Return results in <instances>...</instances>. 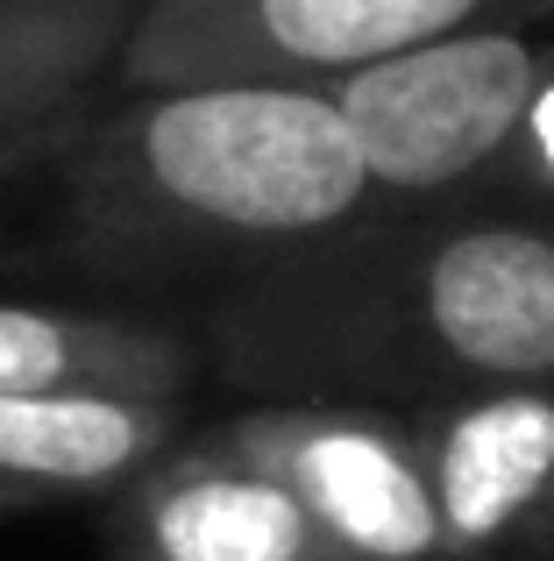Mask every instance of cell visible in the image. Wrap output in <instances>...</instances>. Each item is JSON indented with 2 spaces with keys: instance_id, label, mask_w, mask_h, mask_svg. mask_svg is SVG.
Segmentation results:
<instances>
[{
  "instance_id": "obj_1",
  "label": "cell",
  "mask_w": 554,
  "mask_h": 561,
  "mask_svg": "<svg viewBox=\"0 0 554 561\" xmlns=\"http://www.w3.org/2000/svg\"><path fill=\"white\" fill-rule=\"evenodd\" d=\"M36 185L43 271L178 320L377 206L334 100L277 79L100 93Z\"/></svg>"
},
{
  "instance_id": "obj_2",
  "label": "cell",
  "mask_w": 554,
  "mask_h": 561,
  "mask_svg": "<svg viewBox=\"0 0 554 561\" xmlns=\"http://www.w3.org/2000/svg\"><path fill=\"white\" fill-rule=\"evenodd\" d=\"M242 398L427 405L554 383V220L490 199H377L193 313Z\"/></svg>"
},
{
  "instance_id": "obj_3",
  "label": "cell",
  "mask_w": 554,
  "mask_h": 561,
  "mask_svg": "<svg viewBox=\"0 0 554 561\" xmlns=\"http://www.w3.org/2000/svg\"><path fill=\"white\" fill-rule=\"evenodd\" d=\"M554 71V22H498L320 79L377 199H462Z\"/></svg>"
},
{
  "instance_id": "obj_4",
  "label": "cell",
  "mask_w": 554,
  "mask_h": 561,
  "mask_svg": "<svg viewBox=\"0 0 554 561\" xmlns=\"http://www.w3.org/2000/svg\"><path fill=\"white\" fill-rule=\"evenodd\" d=\"M498 22H554V0H142L107 93L213 79L320 85L348 65Z\"/></svg>"
},
{
  "instance_id": "obj_5",
  "label": "cell",
  "mask_w": 554,
  "mask_h": 561,
  "mask_svg": "<svg viewBox=\"0 0 554 561\" xmlns=\"http://www.w3.org/2000/svg\"><path fill=\"white\" fill-rule=\"evenodd\" d=\"M199 434L270 469L348 561H448L427 455H419L405 405L250 398L242 412L199 426Z\"/></svg>"
},
{
  "instance_id": "obj_6",
  "label": "cell",
  "mask_w": 554,
  "mask_h": 561,
  "mask_svg": "<svg viewBox=\"0 0 554 561\" xmlns=\"http://www.w3.org/2000/svg\"><path fill=\"white\" fill-rule=\"evenodd\" d=\"M405 412L448 561H554V383L427 398Z\"/></svg>"
},
{
  "instance_id": "obj_7",
  "label": "cell",
  "mask_w": 554,
  "mask_h": 561,
  "mask_svg": "<svg viewBox=\"0 0 554 561\" xmlns=\"http://www.w3.org/2000/svg\"><path fill=\"white\" fill-rule=\"evenodd\" d=\"M107 561H348L320 519L270 477L193 434L107 491Z\"/></svg>"
},
{
  "instance_id": "obj_8",
  "label": "cell",
  "mask_w": 554,
  "mask_h": 561,
  "mask_svg": "<svg viewBox=\"0 0 554 561\" xmlns=\"http://www.w3.org/2000/svg\"><path fill=\"white\" fill-rule=\"evenodd\" d=\"M207 383L193 320L107 299H0V391L193 398Z\"/></svg>"
},
{
  "instance_id": "obj_9",
  "label": "cell",
  "mask_w": 554,
  "mask_h": 561,
  "mask_svg": "<svg viewBox=\"0 0 554 561\" xmlns=\"http://www.w3.org/2000/svg\"><path fill=\"white\" fill-rule=\"evenodd\" d=\"M193 398L136 391H0V491L28 512L107 497L193 434Z\"/></svg>"
},
{
  "instance_id": "obj_10",
  "label": "cell",
  "mask_w": 554,
  "mask_h": 561,
  "mask_svg": "<svg viewBox=\"0 0 554 561\" xmlns=\"http://www.w3.org/2000/svg\"><path fill=\"white\" fill-rule=\"evenodd\" d=\"M142 0H0V128L93 107Z\"/></svg>"
},
{
  "instance_id": "obj_11",
  "label": "cell",
  "mask_w": 554,
  "mask_h": 561,
  "mask_svg": "<svg viewBox=\"0 0 554 561\" xmlns=\"http://www.w3.org/2000/svg\"><path fill=\"white\" fill-rule=\"evenodd\" d=\"M462 199H490V206H512V214H547L554 220V71L533 85V100L512 122L505 150L490 157V171L462 192Z\"/></svg>"
},
{
  "instance_id": "obj_12",
  "label": "cell",
  "mask_w": 554,
  "mask_h": 561,
  "mask_svg": "<svg viewBox=\"0 0 554 561\" xmlns=\"http://www.w3.org/2000/svg\"><path fill=\"white\" fill-rule=\"evenodd\" d=\"M93 107H100V100H93ZM93 107H71V114H43V122L0 128V206H8L14 192H28L43 171L57 164V157L71 150V136L85 128V114H93Z\"/></svg>"
},
{
  "instance_id": "obj_13",
  "label": "cell",
  "mask_w": 554,
  "mask_h": 561,
  "mask_svg": "<svg viewBox=\"0 0 554 561\" xmlns=\"http://www.w3.org/2000/svg\"><path fill=\"white\" fill-rule=\"evenodd\" d=\"M14 512H28V505H22L14 491H0V519H14Z\"/></svg>"
}]
</instances>
